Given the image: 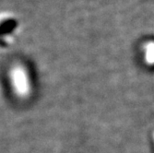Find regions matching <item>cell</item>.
Returning a JSON list of instances; mask_svg holds the SVG:
<instances>
[]
</instances>
